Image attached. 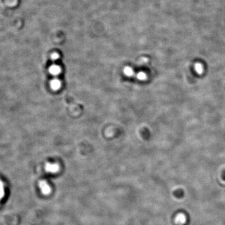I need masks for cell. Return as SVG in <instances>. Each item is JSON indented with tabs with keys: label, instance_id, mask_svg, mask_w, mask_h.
Instances as JSON below:
<instances>
[{
	"label": "cell",
	"instance_id": "2",
	"mask_svg": "<svg viewBox=\"0 0 225 225\" xmlns=\"http://www.w3.org/2000/svg\"><path fill=\"white\" fill-rule=\"evenodd\" d=\"M45 170L51 173H55L59 170V166L57 164L47 163L45 165Z\"/></svg>",
	"mask_w": 225,
	"mask_h": 225
},
{
	"label": "cell",
	"instance_id": "3",
	"mask_svg": "<svg viewBox=\"0 0 225 225\" xmlns=\"http://www.w3.org/2000/svg\"><path fill=\"white\" fill-rule=\"evenodd\" d=\"M50 87L52 90L54 91H57L61 88L62 83L60 80L57 78L52 79L50 83Z\"/></svg>",
	"mask_w": 225,
	"mask_h": 225
},
{
	"label": "cell",
	"instance_id": "5",
	"mask_svg": "<svg viewBox=\"0 0 225 225\" xmlns=\"http://www.w3.org/2000/svg\"><path fill=\"white\" fill-rule=\"evenodd\" d=\"M123 72L126 76L129 77L133 76L134 74V72L133 70V68L129 66H126L124 68Z\"/></svg>",
	"mask_w": 225,
	"mask_h": 225
},
{
	"label": "cell",
	"instance_id": "4",
	"mask_svg": "<svg viewBox=\"0 0 225 225\" xmlns=\"http://www.w3.org/2000/svg\"><path fill=\"white\" fill-rule=\"evenodd\" d=\"M49 72H50V74L54 76H56L61 73V68L59 66L53 65L50 66L49 69Z\"/></svg>",
	"mask_w": 225,
	"mask_h": 225
},
{
	"label": "cell",
	"instance_id": "8",
	"mask_svg": "<svg viewBox=\"0 0 225 225\" xmlns=\"http://www.w3.org/2000/svg\"><path fill=\"white\" fill-rule=\"evenodd\" d=\"M4 196V190L2 182L0 181V200Z\"/></svg>",
	"mask_w": 225,
	"mask_h": 225
},
{
	"label": "cell",
	"instance_id": "1",
	"mask_svg": "<svg viewBox=\"0 0 225 225\" xmlns=\"http://www.w3.org/2000/svg\"><path fill=\"white\" fill-rule=\"evenodd\" d=\"M39 187L42 193L47 195L51 192V188L45 181H41L39 182Z\"/></svg>",
	"mask_w": 225,
	"mask_h": 225
},
{
	"label": "cell",
	"instance_id": "9",
	"mask_svg": "<svg viewBox=\"0 0 225 225\" xmlns=\"http://www.w3.org/2000/svg\"><path fill=\"white\" fill-rule=\"evenodd\" d=\"M196 70L198 73H201L203 71V67L202 65L199 63H197L195 66Z\"/></svg>",
	"mask_w": 225,
	"mask_h": 225
},
{
	"label": "cell",
	"instance_id": "6",
	"mask_svg": "<svg viewBox=\"0 0 225 225\" xmlns=\"http://www.w3.org/2000/svg\"><path fill=\"white\" fill-rule=\"evenodd\" d=\"M174 195L177 198H181L185 196V192L182 189H178L174 192Z\"/></svg>",
	"mask_w": 225,
	"mask_h": 225
},
{
	"label": "cell",
	"instance_id": "11",
	"mask_svg": "<svg viewBox=\"0 0 225 225\" xmlns=\"http://www.w3.org/2000/svg\"><path fill=\"white\" fill-rule=\"evenodd\" d=\"M222 177H223V179L225 180V171L223 172V174H222Z\"/></svg>",
	"mask_w": 225,
	"mask_h": 225
},
{
	"label": "cell",
	"instance_id": "10",
	"mask_svg": "<svg viewBox=\"0 0 225 225\" xmlns=\"http://www.w3.org/2000/svg\"><path fill=\"white\" fill-rule=\"evenodd\" d=\"M59 58V55L57 53H54L51 56V59L53 61H56Z\"/></svg>",
	"mask_w": 225,
	"mask_h": 225
},
{
	"label": "cell",
	"instance_id": "7",
	"mask_svg": "<svg viewBox=\"0 0 225 225\" xmlns=\"http://www.w3.org/2000/svg\"><path fill=\"white\" fill-rule=\"evenodd\" d=\"M136 77L138 80L141 81H143L146 79V75L145 72H140L137 74Z\"/></svg>",
	"mask_w": 225,
	"mask_h": 225
}]
</instances>
